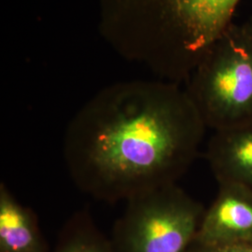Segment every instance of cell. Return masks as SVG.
Returning <instances> with one entry per match:
<instances>
[{"mask_svg":"<svg viewBox=\"0 0 252 252\" xmlns=\"http://www.w3.org/2000/svg\"><path fill=\"white\" fill-rule=\"evenodd\" d=\"M205 156L219 184L252 190V124L214 132Z\"/></svg>","mask_w":252,"mask_h":252,"instance_id":"6","label":"cell"},{"mask_svg":"<svg viewBox=\"0 0 252 252\" xmlns=\"http://www.w3.org/2000/svg\"><path fill=\"white\" fill-rule=\"evenodd\" d=\"M0 252H48L36 213L0 184Z\"/></svg>","mask_w":252,"mask_h":252,"instance_id":"7","label":"cell"},{"mask_svg":"<svg viewBox=\"0 0 252 252\" xmlns=\"http://www.w3.org/2000/svg\"><path fill=\"white\" fill-rule=\"evenodd\" d=\"M126 203L113 230L114 252H186L206 210L177 184Z\"/></svg>","mask_w":252,"mask_h":252,"instance_id":"4","label":"cell"},{"mask_svg":"<svg viewBox=\"0 0 252 252\" xmlns=\"http://www.w3.org/2000/svg\"><path fill=\"white\" fill-rule=\"evenodd\" d=\"M186 252H252V242L222 246H209L193 241V243L190 245Z\"/></svg>","mask_w":252,"mask_h":252,"instance_id":"9","label":"cell"},{"mask_svg":"<svg viewBox=\"0 0 252 252\" xmlns=\"http://www.w3.org/2000/svg\"><path fill=\"white\" fill-rule=\"evenodd\" d=\"M54 252H114L112 245L100 234L89 210H78L69 219Z\"/></svg>","mask_w":252,"mask_h":252,"instance_id":"8","label":"cell"},{"mask_svg":"<svg viewBox=\"0 0 252 252\" xmlns=\"http://www.w3.org/2000/svg\"><path fill=\"white\" fill-rule=\"evenodd\" d=\"M185 84L207 128L252 124V36L245 23L229 26Z\"/></svg>","mask_w":252,"mask_h":252,"instance_id":"3","label":"cell"},{"mask_svg":"<svg viewBox=\"0 0 252 252\" xmlns=\"http://www.w3.org/2000/svg\"><path fill=\"white\" fill-rule=\"evenodd\" d=\"M241 0H97L102 37L158 80L186 82Z\"/></svg>","mask_w":252,"mask_h":252,"instance_id":"2","label":"cell"},{"mask_svg":"<svg viewBox=\"0 0 252 252\" xmlns=\"http://www.w3.org/2000/svg\"><path fill=\"white\" fill-rule=\"evenodd\" d=\"M245 24H246V26L248 27V29H249V31H250V33H251L252 36V16Z\"/></svg>","mask_w":252,"mask_h":252,"instance_id":"10","label":"cell"},{"mask_svg":"<svg viewBox=\"0 0 252 252\" xmlns=\"http://www.w3.org/2000/svg\"><path fill=\"white\" fill-rule=\"evenodd\" d=\"M205 126L180 84L115 82L75 113L63 160L76 187L107 203L177 184L198 155Z\"/></svg>","mask_w":252,"mask_h":252,"instance_id":"1","label":"cell"},{"mask_svg":"<svg viewBox=\"0 0 252 252\" xmlns=\"http://www.w3.org/2000/svg\"><path fill=\"white\" fill-rule=\"evenodd\" d=\"M194 242L209 246L252 243V189L219 184L216 198L205 210Z\"/></svg>","mask_w":252,"mask_h":252,"instance_id":"5","label":"cell"}]
</instances>
